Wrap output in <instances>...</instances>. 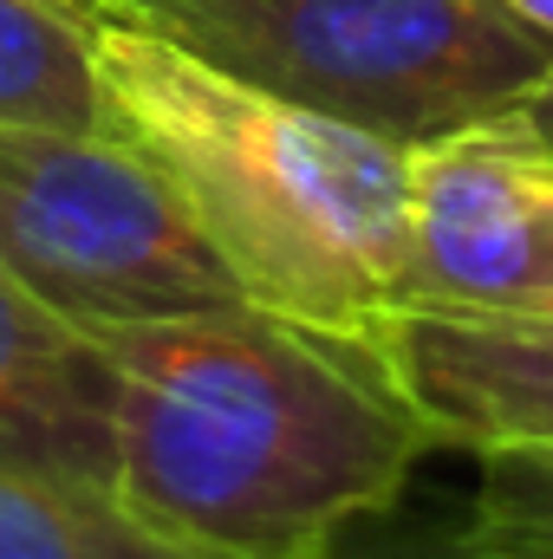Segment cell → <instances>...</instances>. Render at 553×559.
Listing matches in <instances>:
<instances>
[{
    "label": "cell",
    "instance_id": "6da1fadb",
    "mask_svg": "<svg viewBox=\"0 0 553 559\" xmlns=\"http://www.w3.org/2000/svg\"><path fill=\"white\" fill-rule=\"evenodd\" d=\"M79 332L105 371V495L183 559H339L430 449L365 338L268 306Z\"/></svg>",
    "mask_w": 553,
    "mask_h": 559
},
{
    "label": "cell",
    "instance_id": "7a4b0ae2",
    "mask_svg": "<svg viewBox=\"0 0 553 559\" xmlns=\"http://www.w3.org/2000/svg\"><path fill=\"white\" fill-rule=\"evenodd\" d=\"M105 131L150 156L248 306L339 338L404 312V150L255 92L111 0H79Z\"/></svg>",
    "mask_w": 553,
    "mask_h": 559
},
{
    "label": "cell",
    "instance_id": "3957f363",
    "mask_svg": "<svg viewBox=\"0 0 553 559\" xmlns=\"http://www.w3.org/2000/svg\"><path fill=\"white\" fill-rule=\"evenodd\" d=\"M215 72L423 150L521 111L553 39L502 0H111Z\"/></svg>",
    "mask_w": 553,
    "mask_h": 559
},
{
    "label": "cell",
    "instance_id": "277c9868",
    "mask_svg": "<svg viewBox=\"0 0 553 559\" xmlns=\"http://www.w3.org/2000/svg\"><path fill=\"white\" fill-rule=\"evenodd\" d=\"M0 274L72 325L242 306L169 176L111 131H0Z\"/></svg>",
    "mask_w": 553,
    "mask_h": 559
},
{
    "label": "cell",
    "instance_id": "5b68a950",
    "mask_svg": "<svg viewBox=\"0 0 553 559\" xmlns=\"http://www.w3.org/2000/svg\"><path fill=\"white\" fill-rule=\"evenodd\" d=\"M553 299V143L515 111L404 150V312Z\"/></svg>",
    "mask_w": 553,
    "mask_h": 559
},
{
    "label": "cell",
    "instance_id": "8992f818",
    "mask_svg": "<svg viewBox=\"0 0 553 559\" xmlns=\"http://www.w3.org/2000/svg\"><path fill=\"white\" fill-rule=\"evenodd\" d=\"M372 352L430 449L553 442V319L541 312H391Z\"/></svg>",
    "mask_w": 553,
    "mask_h": 559
},
{
    "label": "cell",
    "instance_id": "52a82bcc",
    "mask_svg": "<svg viewBox=\"0 0 553 559\" xmlns=\"http://www.w3.org/2000/svg\"><path fill=\"white\" fill-rule=\"evenodd\" d=\"M0 455L52 468L92 495L111 488L98 352L13 274H0Z\"/></svg>",
    "mask_w": 553,
    "mask_h": 559
},
{
    "label": "cell",
    "instance_id": "ba28073f",
    "mask_svg": "<svg viewBox=\"0 0 553 559\" xmlns=\"http://www.w3.org/2000/svg\"><path fill=\"white\" fill-rule=\"evenodd\" d=\"M0 131H105L92 33L72 0H0Z\"/></svg>",
    "mask_w": 553,
    "mask_h": 559
},
{
    "label": "cell",
    "instance_id": "9c48e42d",
    "mask_svg": "<svg viewBox=\"0 0 553 559\" xmlns=\"http://www.w3.org/2000/svg\"><path fill=\"white\" fill-rule=\"evenodd\" d=\"M0 559H183L92 488L0 455Z\"/></svg>",
    "mask_w": 553,
    "mask_h": 559
},
{
    "label": "cell",
    "instance_id": "30bf717a",
    "mask_svg": "<svg viewBox=\"0 0 553 559\" xmlns=\"http://www.w3.org/2000/svg\"><path fill=\"white\" fill-rule=\"evenodd\" d=\"M475 495L449 540V559H553V442H508L475 455Z\"/></svg>",
    "mask_w": 553,
    "mask_h": 559
},
{
    "label": "cell",
    "instance_id": "8fae6325",
    "mask_svg": "<svg viewBox=\"0 0 553 559\" xmlns=\"http://www.w3.org/2000/svg\"><path fill=\"white\" fill-rule=\"evenodd\" d=\"M515 118H521V124H528L541 143H553V72L534 85V92H528V98H521V111H515Z\"/></svg>",
    "mask_w": 553,
    "mask_h": 559
},
{
    "label": "cell",
    "instance_id": "7c38bea8",
    "mask_svg": "<svg viewBox=\"0 0 553 559\" xmlns=\"http://www.w3.org/2000/svg\"><path fill=\"white\" fill-rule=\"evenodd\" d=\"M502 7H508L515 20H528L541 39H553V0H502Z\"/></svg>",
    "mask_w": 553,
    "mask_h": 559
},
{
    "label": "cell",
    "instance_id": "4fadbf2b",
    "mask_svg": "<svg viewBox=\"0 0 553 559\" xmlns=\"http://www.w3.org/2000/svg\"><path fill=\"white\" fill-rule=\"evenodd\" d=\"M339 559H449V554H443V547H423V554H352V547H345Z\"/></svg>",
    "mask_w": 553,
    "mask_h": 559
},
{
    "label": "cell",
    "instance_id": "5bb4252c",
    "mask_svg": "<svg viewBox=\"0 0 553 559\" xmlns=\"http://www.w3.org/2000/svg\"><path fill=\"white\" fill-rule=\"evenodd\" d=\"M541 319H553V299H548V306H541Z\"/></svg>",
    "mask_w": 553,
    "mask_h": 559
},
{
    "label": "cell",
    "instance_id": "9a60e30c",
    "mask_svg": "<svg viewBox=\"0 0 553 559\" xmlns=\"http://www.w3.org/2000/svg\"><path fill=\"white\" fill-rule=\"evenodd\" d=\"M72 7H79V0H72Z\"/></svg>",
    "mask_w": 553,
    "mask_h": 559
}]
</instances>
